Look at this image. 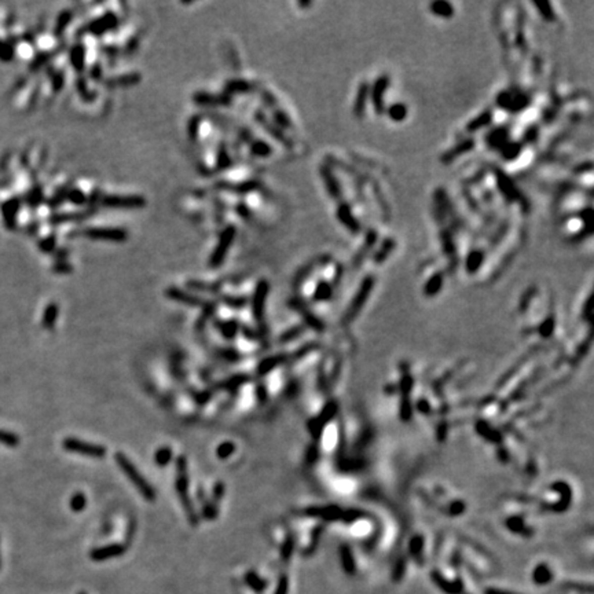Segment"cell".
<instances>
[{"instance_id":"obj_26","label":"cell","mask_w":594,"mask_h":594,"mask_svg":"<svg viewBox=\"0 0 594 594\" xmlns=\"http://www.w3.org/2000/svg\"><path fill=\"white\" fill-rule=\"evenodd\" d=\"M330 293H332V286L329 285V284H326V282H322L318 288H316V292H315V300H324V299H329Z\"/></svg>"},{"instance_id":"obj_10","label":"cell","mask_w":594,"mask_h":594,"mask_svg":"<svg viewBox=\"0 0 594 594\" xmlns=\"http://www.w3.org/2000/svg\"><path fill=\"white\" fill-rule=\"evenodd\" d=\"M167 295L169 299L176 300V301H180V303H185V304H190V305L201 304V300L198 299V297H196V296H192V295H187V293H185V292H182V290H179V289H168Z\"/></svg>"},{"instance_id":"obj_24","label":"cell","mask_w":594,"mask_h":594,"mask_svg":"<svg viewBox=\"0 0 594 594\" xmlns=\"http://www.w3.org/2000/svg\"><path fill=\"white\" fill-rule=\"evenodd\" d=\"M481 260H483V252L480 251H475L472 252V255L469 256V259H468V268L469 270H477V267L480 265Z\"/></svg>"},{"instance_id":"obj_32","label":"cell","mask_w":594,"mask_h":594,"mask_svg":"<svg viewBox=\"0 0 594 594\" xmlns=\"http://www.w3.org/2000/svg\"><path fill=\"white\" fill-rule=\"evenodd\" d=\"M220 355L224 359H227V360H231V362H233V360H237V359L240 358L238 352H237V351H234V349H221Z\"/></svg>"},{"instance_id":"obj_37","label":"cell","mask_w":594,"mask_h":594,"mask_svg":"<svg viewBox=\"0 0 594 594\" xmlns=\"http://www.w3.org/2000/svg\"><path fill=\"white\" fill-rule=\"evenodd\" d=\"M209 399H211V393L209 392H201L196 396V400L200 403H205L206 400H209Z\"/></svg>"},{"instance_id":"obj_18","label":"cell","mask_w":594,"mask_h":594,"mask_svg":"<svg viewBox=\"0 0 594 594\" xmlns=\"http://www.w3.org/2000/svg\"><path fill=\"white\" fill-rule=\"evenodd\" d=\"M201 515L202 517L205 519V520H216L217 516H219V508H217V504H215V502H208L205 501L204 504H202V511H201Z\"/></svg>"},{"instance_id":"obj_20","label":"cell","mask_w":594,"mask_h":594,"mask_svg":"<svg viewBox=\"0 0 594 594\" xmlns=\"http://www.w3.org/2000/svg\"><path fill=\"white\" fill-rule=\"evenodd\" d=\"M407 114V109L402 103H395L388 109V116L395 121H402Z\"/></svg>"},{"instance_id":"obj_3","label":"cell","mask_w":594,"mask_h":594,"mask_svg":"<svg viewBox=\"0 0 594 594\" xmlns=\"http://www.w3.org/2000/svg\"><path fill=\"white\" fill-rule=\"evenodd\" d=\"M432 579L439 589L446 594H462L464 593V582L461 579L448 580L440 572L433 571Z\"/></svg>"},{"instance_id":"obj_5","label":"cell","mask_w":594,"mask_h":594,"mask_svg":"<svg viewBox=\"0 0 594 594\" xmlns=\"http://www.w3.org/2000/svg\"><path fill=\"white\" fill-rule=\"evenodd\" d=\"M125 552V547L123 545H118V543H113V545L103 546L99 549H94L91 552V559L95 561H103L112 559V557H117L121 556Z\"/></svg>"},{"instance_id":"obj_38","label":"cell","mask_w":594,"mask_h":594,"mask_svg":"<svg viewBox=\"0 0 594 594\" xmlns=\"http://www.w3.org/2000/svg\"><path fill=\"white\" fill-rule=\"evenodd\" d=\"M484 594H515V593H511V591H506V590L495 589V587H490V589H487L486 591H484Z\"/></svg>"},{"instance_id":"obj_35","label":"cell","mask_w":594,"mask_h":594,"mask_svg":"<svg viewBox=\"0 0 594 594\" xmlns=\"http://www.w3.org/2000/svg\"><path fill=\"white\" fill-rule=\"evenodd\" d=\"M256 395H257L259 402L263 403L267 400V389H265V387L263 384H259V385L256 387Z\"/></svg>"},{"instance_id":"obj_11","label":"cell","mask_w":594,"mask_h":594,"mask_svg":"<svg viewBox=\"0 0 594 594\" xmlns=\"http://www.w3.org/2000/svg\"><path fill=\"white\" fill-rule=\"evenodd\" d=\"M179 499H180V504H182L183 509L186 512V516L187 519H189V521H190V524H192V526H197V524L200 523V517H198V513H197L196 509H194V505H193L190 496L182 495L179 496Z\"/></svg>"},{"instance_id":"obj_12","label":"cell","mask_w":594,"mask_h":594,"mask_svg":"<svg viewBox=\"0 0 594 594\" xmlns=\"http://www.w3.org/2000/svg\"><path fill=\"white\" fill-rule=\"evenodd\" d=\"M58 304H55V303L50 304L49 307L45 308L44 314H43V328H45V329H53L55 322H57V318H58Z\"/></svg>"},{"instance_id":"obj_8","label":"cell","mask_w":594,"mask_h":594,"mask_svg":"<svg viewBox=\"0 0 594 594\" xmlns=\"http://www.w3.org/2000/svg\"><path fill=\"white\" fill-rule=\"evenodd\" d=\"M284 360H285L284 355H277V356H270V358L263 359L260 364L257 366V374L259 376H265L267 373H270L271 370L278 368L281 363H284Z\"/></svg>"},{"instance_id":"obj_31","label":"cell","mask_w":594,"mask_h":594,"mask_svg":"<svg viewBox=\"0 0 594 594\" xmlns=\"http://www.w3.org/2000/svg\"><path fill=\"white\" fill-rule=\"evenodd\" d=\"M292 552H293V539H292V536H289L285 543H284V546H282V559L288 560L290 555H292Z\"/></svg>"},{"instance_id":"obj_29","label":"cell","mask_w":594,"mask_h":594,"mask_svg":"<svg viewBox=\"0 0 594 594\" xmlns=\"http://www.w3.org/2000/svg\"><path fill=\"white\" fill-rule=\"evenodd\" d=\"M246 579H248V582H249V584H251L253 589L261 590L263 587H265V582H263L261 579H259V576H257L256 574H253V572L248 574Z\"/></svg>"},{"instance_id":"obj_22","label":"cell","mask_w":594,"mask_h":594,"mask_svg":"<svg viewBox=\"0 0 594 594\" xmlns=\"http://www.w3.org/2000/svg\"><path fill=\"white\" fill-rule=\"evenodd\" d=\"M20 436L15 435L13 432H6V431H0V444L7 447H17L20 444Z\"/></svg>"},{"instance_id":"obj_34","label":"cell","mask_w":594,"mask_h":594,"mask_svg":"<svg viewBox=\"0 0 594 594\" xmlns=\"http://www.w3.org/2000/svg\"><path fill=\"white\" fill-rule=\"evenodd\" d=\"M288 576H282L280 579V583H278V587H277V591H275V594H286L288 593Z\"/></svg>"},{"instance_id":"obj_23","label":"cell","mask_w":594,"mask_h":594,"mask_svg":"<svg viewBox=\"0 0 594 594\" xmlns=\"http://www.w3.org/2000/svg\"><path fill=\"white\" fill-rule=\"evenodd\" d=\"M224 492H226L224 483L223 481H217L216 484L213 486V490H212V498H213L212 502H215V504L220 502L223 499V496H224Z\"/></svg>"},{"instance_id":"obj_1","label":"cell","mask_w":594,"mask_h":594,"mask_svg":"<svg viewBox=\"0 0 594 594\" xmlns=\"http://www.w3.org/2000/svg\"><path fill=\"white\" fill-rule=\"evenodd\" d=\"M114 460L117 462L118 468L124 472V475L128 477V480L132 483V486L136 488L139 494L142 495L143 499L149 502L156 501V490L153 488L152 484L146 480V477L142 476V473L138 471V468L133 465L131 460L123 454L121 451L116 452Z\"/></svg>"},{"instance_id":"obj_19","label":"cell","mask_w":594,"mask_h":594,"mask_svg":"<svg viewBox=\"0 0 594 594\" xmlns=\"http://www.w3.org/2000/svg\"><path fill=\"white\" fill-rule=\"evenodd\" d=\"M366 97H368V84L364 83L360 85V88H359V93H358V99H356V103H355V114L356 116H360V114L363 113V109H364V103H366Z\"/></svg>"},{"instance_id":"obj_33","label":"cell","mask_w":594,"mask_h":594,"mask_svg":"<svg viewBox=\"0 0 594 594\" xmlns=\"http://www.w3.org/2000/svg\"><path fill=\"white\" fill-rule=\"evenodd\" d=\"M240 329L242 330V333H244V336H245L246 339L248 340H259V334L255 333L253 330L251 329V328H248V326H245V325H242V326H240Z\"/></svg>"},{"instance_id":"obj_25","label":"cell","mask_w":594,"mask_h":594,"mask_svg":"<svg viewBox=\"0 0 594 594\" xmlns=\"http://www.w3.org/2000/svg\"><path fill=\"white\" fill-rule=\"evenodd\" d=\"M223 301H224V304H227L229 307H231V308H242L244 305L246 304V299L245 297H230V296H224L223 297Z\"/></svg>"},{"instance_id":"obj_17","label":"cell","mask_w":594,"mask_h":594,"mask_svg":"<svg viewBox=\"0 0 594 594\" xmlns=\"http://www.w3.org/2000/svg\"><path fill=\"white\" fill-rule=\"evenodd\" d=\"M69 505H70L72 512H74V513H80V512H83L84 509H85V506H87V498H85V495H84L83 492H74L73 496L70 498Z\"/></svg>"},{"instance_id":"obj_15","label":"cell","mask_w":594,"mask_h":594,"mask_svg":"<svg viewBox=\"0 0 594 594\" xmlns=\"http://www.w3.org/2000/svg\"><path fill=\"white\" fill-rule=\"evenodd\" d=\"M172 460V448L169 446H162L154 454V462L160 468H165Z\"/></svg>"},{"instance_id":"obj_39","label":"cell","mask_w":594,"mask_h":594,"mask_svg":"<svg viewBox=\"0 0 594 594\" xmlns=\"http://www.w3.org/2000/svg\"><path fill=\"white\" fill-rule=\"evenodd\" d=\"M197 499H200L201 504L205 502V494H204V490H202V488H198V490H197Z\"/></svg>"},{"instance_id":"obj_2","label":"cell","mask_w":594,"mask_h":594,"mask_svg":"<svg viewBox=\"0 0 594 594\" xmlns=\"http://www.w3.org/2000/svg\"><path fill=\"white\" fill-rule=\"evenodd\" d=\"M62 447L68 452L79 454L83 457L105 458L108 454V450L105 446L87 443L84 440H80V439H76V437H65L62 440Z\"/></svg>"},{"instance_id":"obj_16","label":"cell","mask_w":594,"mask_h":594,"mask_svg":"<svg viewBox=\"0 0 594 594\" xmlns=\"http://www.w3.org/2000/svg\"><path fill=\"white\" fill-rule=\"evenodd\" d=\"M340 556H341V561H343L344 571L348 575H354L355 561L354 557H352V553H351V550H349L347 546H343V547L340 549Z\"/></svg>"},{"instance_id":"obj_14","label":"cell","mask_w":594,"mask_h":594,"mask_svg":"<svg viewBox=\"0 0 594 594\" xmlns=\"http://www.w3.org/2000/svg\"><path fill=\"white\" fill-rule=\"evenodd\" d=\"M248 381H249L248 374H237V376H233L229 380H226L224 383H221L220 388L227 389V391H236L237 388H240L241 385H244Z\"/></svg>"},{"instance_id":"obj_21","label":"cell","mask_w":594,"mask_h":594,"mask_svg":"<svg viewBox=\"0 0 594 594\" xmlns=\"http://www.w3.org/2000/svg\"><path fill=\"white\" fill-rule=\"evenodd\" d=\"M236 451V444L231 442H224L219 444L216 448V457L219 460H227Z\"/></svg>"},{"instance_id":"obj_13","label":"cell","mask_w":594,"mask_h":594,"mask_svg":"<svg viewBox=\"0 0 594 594\" xmlns=\"http://www.w3.org/2000/svg\"><path fill=\"white\" fill-rule=\"evenodd\" d=\"M431 11H432V14L437 15V17L450 18L454 14V7L447 2H436V3L431 5Z\"/></svg>"},{"instance_id":"obj_9","label":"cell","mask_w":594,"mask_h":594,"mask_svg":"<svg viewBox=\"0 0 594 594\" xmlns=\"http://www.w3.org/2000/svg\"><path fill=\"white\" fill-rule=\"evenodd\" d=\"M552 579H553V574H552V570H550L547 565H536V568L534 570V572H532V580L535 582V584H538V586H545V584L549 583Z\"/></svg>"},{"instance_id":"obj_36","label":"cell","mask_w":594,"mask_h":594,"mask_svg":"<svg viewBox=\"0 0 594 594\" xmlns=\"http://www.w3.org/2000/svg\"><path fill=\"white\" fill-rule=\"evenodd\" d=\"M0 57L5 59H9L11 57V50L3 43H0Z\"/></svg>"},{"instance_id":"obj_40","label":"cell","mask_w":594,"mask_h":594,"mask_svg":"<svg viewBox=\"0 0 594 594\" xmlns=\"http://www.w3.org/2000/svg\"><path fill=\"white\" fill-rule=\"evenodd\" d=\"M462 594H468V593H462Z\"/></svg>"},{"instance_id":"obj_7","label":"cell","mask_w":594,"mask_h":594,"mask_svg":"<svg viewBox=\"0 0 594 594\" xmlns=\"http://www.w3.org/2000/svg\"><path fill=\"white\" fill-rule=\"evenodd\" d=\"M387 85H388V77L387 76H383L381 79H378L376 85H374L373 103L378 113H381V110H383V95L385 93V89H387Z\"/></svg>"},{"instance_id":"obj_4","label":"cell","mask_w":594,"mask_h":594,"mask_svg":"<svg viewBox=\"0 0 594 594\" xmlns=\"http://www.w3.org/2000/svg\"><path fill=\"white\" fill-rule=\"evenodd\" d=\"M267 292H268V284L265 281H261L260 284L256 288L255 295H253V300H252V311L253 315L256 316V319L261 321L263 314H264V304H265V297H267Z\"/></svg>"},{"instance_id":"obj_27","label":"cell","mask_w":594,"mask_h":594,"mask_svg":"<svg viewBox=\"0 0 594 594\" xmlns=\"http://www.w3.org/2000/svg\"><path fill=\"white\" fill-rule=\"evenodd\" d=\"M410 550H412V555L414 556L416 560L421 561V552H423V539L421 538H414L410 543Z\"/></svg>"},{"instance_id":"obj_6","label":"cell","mask_w":594,"mask_h":594,"mask_svg":"<svg viewBox=\"0 0 594 594\" xmlns=\"http://www.w3.org/2000/svg\"><path fill=\"white\" fill-rule=\"evenodd\" d=\"M215 326H216L217 330L223 334V337L227 340L234 339L237 336V333H238V330H240V324H238L236 319L216 321V322H215Z\"/></svg>"},{"instance_id":"obj_28","label":"cell","mask_w":594,"mask_h":594,"mask_svg":"<svg viewBox=\"0 0 594 594\" xmlns=\"http://www.w3.org/2000/svg\"><path fill=\"white\" fill-rule=\"evenodd\" d=\"M301 332H303V328H293V329L290 330H286L285 333L281 336V343H289V341H292L293 339H296L297 336H300L301 334Z\"/></svg>"},{"instance_id":"obj_30","label":"cell","mask_w":594,"mask_h":594,"mask_svg":"<svg viewBox=\"0 0 594 594\" xmlns=\"http://www.w3.org/2000/svg\"><path fill=\"white\" fill-rule=\"evenodd\" d=\"M404 568H406V563H404V561L400 560L399 563H396L395 568H393V574H392V578L395 582H398V580L402 579L403 574H404Z\"/></svg>"}]
</instances>
